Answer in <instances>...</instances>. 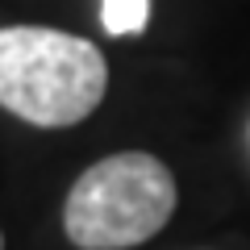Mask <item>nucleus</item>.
<instances>
[{"mask_svg": "<svg viewBox=\"0 0 250 250\" xmlns=\"http://www.w3.org/2000/svg\"><path fill=\"white\" fill-rule=\"evenodd\" d=\"M0 250H4V233H0Z\"/></svg>", "mask_w": 250, "mask_h": 250, "instance_id": "nucleus-4", "label": "nucleus"}, {"mask_svg": "<svg viewBox=\"0 0 250 250\" xmlns=\"http://www.w3.org/2000/svg\"><path fill=\"white\" fill-rule=\"evenodd\" d=\"M175 213V175L142 150L92 163L67 192L62 229L80 250H129L150 242Z\"/></svg>", "mask_w": 250, "mask_h": 250, "instance_id": "nucleus-2", "label": "nucleus"}, {"mask_svg": "<svg viewBox=\"0 0 250 250\" xmlns=\"http://www.w3.org/2000/svg\"><path fill=\"white\" fill-rule=\"evenodd\" d=\"M150 21V0H100V25L113 38H134Z\"/></svg>", "mask_w": 250, "mask_h": 250, "instance_id": "nucleus-3", "label": "nucleus"}, {"mask_svg": "<svg viewBox=\"0 0 250 250\" xmlns=\"http://www.w3.org/2000/svg\"><path fill=\"white\" fill-rule=\"evenodd\" d=\"M108 88V62L88 38L46 25L0 29V108L38 125L67 129L96 113Z\"/></svg>", "mask_w": 250, "mask_h": 250, "instance_id": "nucleus-1", "label": "nucleus"}]
</instances>
